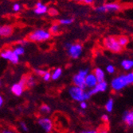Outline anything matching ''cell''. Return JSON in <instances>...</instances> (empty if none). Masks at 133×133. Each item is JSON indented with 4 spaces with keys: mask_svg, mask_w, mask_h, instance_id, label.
<instances>
[{
    "mask_svg": "<svg viewBox=\"0 0 133 133\" xmlns=\"http://www.w3.org/2000/svg\"><path fill=\"white\" fill-rule=\"evenodd\" d=\"M133 82V73L130 72L128 75H123L112 81V87L115 90H120Z\"/></svg>",
    "mask_w": 133,
    "mask_h": 133,
    "instance_id": "6da1fadb",
    "label": "cell"
},
{
    "mask_svg": "<svg viewBox=\"0 0 133 133\" xmlns=\"http://www.w3.org/2000/svg\"><path fill=\"white\" fill-rule=\"evenodd\" d=\"M70 95L71 97L77 102H85L86 100H89L90 98V95L88 92H85L84 90H82L76 86L70 87L69 90Z\"/></svg>",
    "mask_w": 133,
    "mask_h": 133,
    "instance_id": "7a4b0ae2",
    "label": "cell"
},
{
    "mask_svg": "<svg viewBox=\"0 0 133 133\" xmlns=\"http://www.w3.org/2000/svg\"><path fill=\"white\" fill-rule=\"evenodd\" d=\"M51 38V33L45 29H37L29 35L28 39L31 41L42 42Z\"/></svg>",
    "mask_w": 133,
    "mask_h": 133,
    "instance_id": "3957f363",
    "label": "cell"
},
{
    "mask_svg": "<svg viewBox=\"0 0 133 133\" xmlns=\"http://www.w3.org/2000/svg\"><path fill=\"white\" fill-rule=\"evenodd\" d=\"M104 45L108 50L112 52H120L122 51V47L119 44L117 41V38L114 37H106L104 41Z\"/></svg>",
    "mask_w": 133,
    "mask_h": 133,
    "instance_id": "277c9868",
    "label": "cell"
},
{
    "mask_svg": "<svg viewBox=\"0 0 133 133\" xmlns=\"http://www.w3.org/2000/svg\"><path fill=\"white\" fill-rule=\"evenodd\" d=\"M88 74H89L88 69H85V70H80V71L73 77V83L75 84V86L85 90V89L87 88L86 86H85V77L87 76Z\"/></svg>",
    "mask_w": 133,
    "mask_h": 133,
    "instance_id": "5b68a950",
    "label": "cell"
},
{
    "mask_svg": "<svg viewBox=\"0 0 133 133\" xmlns=\"http://www.w3.org/2000/svg\"><path fill=\"white\" fill-rule=\"evenodd\" d=\"M67 49L70 56L73 59L79 58L83 51V48L80 44H71Z\"/></svg>",
    "mask_w": 133,
    "mask_h": 133,
    "instance_id": "8992f818",
    "label": "cell"
},
{
    "mask_svg": "<svg viewBox=\"0 0 133 133\" xmlns=\"http://www.w3.org/2000/svg\"><path fill=\"white\" fill-rule=\"evenodd\" d=\"M120 9V6L118 3H106L98 6L96 10L99 13H105V12H112V11H117Z\"/></svg>",
    "mask_w": 133,
    "mask_h": 133,
    "instance_id": "52a82bcc",
    "label": "cell"
},
{
    "mask_svg": "<svg viewBox=\"0 0 133 133\" xmlns=\"http://www.w3.org/2000/svg\"><path fill=\"white\" fill-rule=\"evenodd\" d=\"M0 56L4 59H7L9 61H10L14 64H17L19 62V56L18 55H16L14 52V51L10 50V49L5 50V51L1 52Z\"/></svg>",
    "mask_w": 133,
    "mask_h": 133,
    "instance_id": "ba28073f",
    "label": "cell"
},
{
    "mask_svg": "<svg viewBox=\"0 0 133 133\" xmlns=\"http://www.w3.org/2000/svg\"><path fill=\"white\" fill-rule=\"evenodd\" d=\"M108 88V83L105 81H103L101 82H97V84L91 89V90H89L88 93L90 96L96 94L97 93L100 92H104L107 90Z\"/></svg>",
    "mask_w": 133,
    "mask_h": 133,
    "instance_id": "9c48e42d",
    "label": "cell"
},
{
    "mask_svg": "<svg viewBox=\"0 0 133 133\" xmlns=\"http://www.w3.org/2000/svg\"><path fill=\"white\" fill-rule=\"evenodd\" d=\"M38 124L47 133H49V132L52 131V129H53V123H52V121L49 119V118H47V117L41 118L38 121Z\"/></svg>",
    "mask_w": 133,
    "mask_h": 133,
    "instance_id": "30bf717a",
    "label": "cell"
},
{
    "mask_svg": "<svg viewBox=\"0 0 133 133\" xmlns=\"http://www.w3.org/2000/svg\"><path fill=\"white\" fill-rule=\"evenodd\" d=\"M85 86L89 88H93L97 84V80L93 74H88L85 79Z\"/></svg>",
    "mask_w": 133,
    "mask_h": 133,
    "instance_id": "8fae6325",
    "label": "cell"
},
{
    "mask_svg": "<svg viewBox=\"0 0 133 133\" xmlns=\"http://www.w3.org/2000/svg\"><path fill=\"white\" fill-rule=\"evenodd\" d=\"M34 13L38 15H42L45 14L48 12V6L45 4H43L41 2H38L35 4V8H34Z\"/></svg>",
    "mask_w": 133,
    "mask_h": 133,
    "instance_id": "7c38bea8",
    "label": "cell"
},
{
    "mask_svg": "<svg viewBox=\"0 0 133 133\" xmlns=\"http://www.w3.org/2000/svg\"><path fill=\"white\" fill-rule=\"evenodd\" d=\"M123 121L128 127L133 126V112L125 111L123 116Z\"/></svg>",
    "mask_w": 133,
    "mask_h": 133,
    "instance_id": "4fadbf2b",
    "label": "cell"
},
{
    "mask_svg": "<svg viewBox=\"0 0 133 133\" xmlns=\"http://www.w3.org/2000/svg\"><path fill=\"white\" fill-rule=\"evenodd\" d=\"M13 28L10 25H3L0 26V36L9 37L12 34Z\"/></svg>",
    "mask_w": 133,
    "mask_h": 133,
    "instance_id": "5bb4252c",
    "label": "cell"
},
{
    "mask_svg": "<svg viewBox=\"0 0 133 133\" xmlns=\"http://www.w3.org/2000/svg\"><path fill=\"white\" fill-rule=\"evenodd\" d=\"M24 90V87L22 85H21L20 83H16V84H14L11 87V91L14 94H15L16 96H21L22 94L23 93Z\"/></svg>",
    "mask_w": 133,
    "mask_h": 133,
    "instance_id": "9a60e30c",
    "label": "cell"
},
{
    "mask_svg": "<svg viewBox=\"0 0 133 133\" xmlns=\"http://www.w3.org/2000/svg\"><path fill=\"white\" fill-rule=\"evenodd\" d=\"M97 80V82H101L103 81H105V71L101 69V68H96L95 71H94V74H93Z\"/></svg>",
    "mask_w": 133,
    "mask_h": 133,
    "instance_id": "2e32d148",
    "label": "cell"
},
{
    "mask_svg": "<svg viewBox=\"0 0 133 133\" xmlns=\"http://www.w3.org/2000/svg\"><path fill=\"white\" fill-rule=\"evenodd\" d=\"M121 65L124 70L128 71L133 68V61L132 59H124L121 62Z\"/></svg>",
    "mask_w": 133,
    "mask_h": 133,
    "instance_id": "e0dca14e",
    "label": "cell"
},
{
    "mask_svg": "<svg viewBox=\"0 0 133 133\" xmlns=\"http://www.w3.org/2000/svg\"><path fill=\"white\" fill-rule=\"evenodd\" d=\"M117 41H118L119 44H120L122 48H124V47H125V46L128 44L129 39H128L127 37H125V36H121V37H120L117 39Z\"/></svg>",
    "mask_w": 133,
    "mask_h": 133,
    "instance_id": "ac0fdd59",
    "label": "cell"
},
{
    "mask_svg": "<svg viewBox=\"0 0 133 133\" xmlns=\"http://www.w3.org/2000/svg\"><path fill=\"white\" fill-rule=\"evenodd\" d=\"M61 74H62V70L61 68H57L54 71V73L51 75V78L53 80H57V79H58L61 77Z\"/></svg>",
    "mask_w": 133,
    "mask_h": 133,
    "instance_id": "d6986e66",
    "label": "cell"
},
{
    "mask_svg": "<svg viewBox=\"0 0 133 133\" xmlns=\"http://www.w3.org/2000/svg\"><path fill=\"white\" fill-rule=\"evenodd\" d=\"M113 105H114V102H113V99L110 98V99L108 100V101L107 104L105 105V109H106L107 112H111L112 111V109H113Z\"/></svg>",
    "mask_w": 133,
    "mask_h": 133,
    "instance_id": "ffe728a7",
    "label": "cell"
},
{
    "mask_svg": "<svg viewBox=\"0 0 133 133\" xmlns=\"http://www.w3.org/2000/svg\"><path fill=\"white\" fill-rule=\"evenodd\" d=\"M14 52L16 55H18V56H22V55L24 54V52H25V49H24V48H23L22 45H20V46H18V47H16V48H14Z\"/></svg>",
    "mask_w": 133,
    "mask_h": 133,
    "instance_id": "44dd1931",
    "label": "cell"
},
{
    "mask_svg": "<svg viewBox=\"0 0 133 133\" xmlns=\"http://www.w3.org/2000/svg\"><path fill=\"white\" fill-rule=\"evenodd\" d=\"M60 30V25L58 24H54L52 25V26L50 27V29H49V32L53 33V34H56V33H57Z\"/></svg>",
    "mask_w": 133,
    "mask_h": 133,
    "instance_id": "7402d4cb",
    "label": "cell"
},
{
    "mask_svg": "<svg viewBox=\"0 0 133 133\" xmlns=\"http://www.w3.org/2000/svg\"><path fill=\"white\" fill-rule=\"evenodd\" d=\"M73 22V18H62V19H60V21H59V23L61 25H70Z\"/></svg>",
    "mask_w": 133,
    "mask_h": 133,
    "instance_id": "603a6c76",
    "label": "cell"
},
{
    "mask_svg": "<svg viewBox=\"0 0 133 133\" xmlns=\"http://www.w3.org/2000/svg\"><path fill=\"white\" fill-rule=\"evenodd\" d=\"M35 84L34 82V79L33 77H30V78H27L26 79V86H28L29 87H34Z\"/></svg>",
    "mask_w": 133,
    "mask_h": 133,
    "instance_id": "cb8c5ba5",
    "label": "cell"
},
{
    "mask_svg": "<svg viewBox=\"0 0 133 133\" xmlns=\"http://www.w3.org/2000/svg\"><path fill=\"white\" fill-rule=\"evenodd\" d=\"M41 111L44 113H49L51 111V109L48 105H42L41 107Z\"/></svg>",
    "mask_w": 133,
    "mask_h": 133,
    "instance_id": "d4e9b609",
    "label": "cell"
},
{
    "mask_svg": "<svg viewBox=\"0 0 133 133\" xmlns=\"http://www.w3.org/2000/svg\"><path fill=\"white\" fill-rule=\"evenodd\" d=\"M21 8H22V6H21V5L19 3H14L13 5V10L14 12H19V11H20L21 10Z\"/></svg>",
    "mask_w": 133,
    "mask_h": 133,
    "instance_id": "484cf974",
    "label": "cell"
},
{
    "mask_svg": "<svg viewBox=\"0 0 133 133\" xmlns=\"http://www.w3.org/2000/svg\"><path fill=\"white\" fill-rule=\"evenodd\" d=\"M106 70H107V71L109 73V74H113L114 72H115V68L112 66V65H108L107 68H106Z\"/></svg>",
    "mask_w": 133,
    "mask_h": 133,
    "instance_id": "4316f807",
    "label": "cell"
},
{
    "mask_svg": "<svg viewBox=\"0 0 133 133\" xmlns=\"http://www.w3.org/2000/svg\"><path fill=\"white\" fill-rule=\"evenodd\" d=\"M42 77H43L44 81L48 82V81L50 80V78H51V74L49 73V72H45V75H44Z\"/></svg>",
    "mask_w": 133,
    "mask_h": 133,
    "instance_id": "83f0119b",
    "label": "cell"
},
{
    "mask_svg": "<svg viewBox=\"0 0 133 133\" xmlns=\"http://www.w3.org/2000/svg\"><path fill=\"white\" fill-rule=\"evenodd\" d=\"M20 126H21L22 129L24 131H29V129H28V128H27V125H26L24 122H20Z\"/></svg>",
    "mask_w": 133,
    "mask_h": 133,
    "instance_id": "f1b7e54d",
    "label": "cell"
},
{
    "mask_svg": "<svg viewBox=\"0 0 133 133\" xmlns=\"http://www.w3.org/2000/svg\"><path fill=\"white\" fill-rule=\"evenodd\" d=\"M35 72H36V74H37L38 75L43 76L46 71H43V70H38V69H36V70H35Z\"/></svg>",
    "mask_w": 133,
    "mask_h": 133,
    "instance_id": "f546056e",
    "label": "cell"
},
{
    "mask_svg": "<svg viewBox=\"0 0 133 133\" xmlns=\"http://www.w3.org/2000/svg\"><path fill=\"white\" fill-rule=\"evenodd\" d=\"M80 108L82 109H85L86 108H87V103L85 102H80Z\"/></svg>",
    "mask_w": 133,
    "mask_h": 133,
    "instance_id": "4dcf8cb0",
    "label": "cell"
},
{
    "mask_svg": "<svg viewBox=\"0 0 133 133\" xmlns=\"http://www.w3.org/2000/svg\"><path fill=\"white\" fill-rule=\"evenodd\" d=\"M48 12H49V14H50V15H57V11L56 10H54V9H51V10H48Z\"/></svg>",
    "mask_w": 133,
    "mask_h": 133,
    "instance_id": "1f68e13d",
    "label": "cell"
},
{
    "mask_svg": "<svg viewBox=\"0 0 133 133\" xmlns=\"http://www.w3.org/2000/svg\"><path fill=\"white\" fill-rule=\"evenodd\" d=\"M76 1H79V2H83L86 4H91L94 0H76Z\"/></svg>",
    "mask_w": 133,
    "mask_h": 133,
    "instance_id": "d6a6232c",
    "label": "cell"
},
{
    "mask_svg": "<svg viewBox=\"0 0 133 133\" xmlns=\"http://www.w3.org/2000/svg\"><path fill=\"white\" fill-rule=\"evenodd\" d=\"M108 115H106V114H104L102 116H101V120L103 121H108Z\"/></svg>",
    "mask_w": 133,
    "mask_h": 133,
    "instance_id": "836d02e7",
    "label": "cell"
},
{
    "mask_svg": "<svg viewBox=\"0 0 133 133\" xmlns=\"http://www.w3.org/2000/svg\"><path fill=\"white\" fill-rule=\"evenodd\" d=\"M82 133H97L96 131L94 130H91V131H83Z\"/></svg>",
    "mask_w": 133,
    "mask_h": 133,
    "instance_id": "e575fe53",
    "label": "cell"
},
{
    "mask_svg": "<svg viewBox=\"0 0 133 133\" xmlns=\"http://www.w3.org/2000/svg\"><path fill=\"white\" fill-rule=\"evenodd\" d=\"M3 98L0 96V107L3 105Z\"/></svg>",
    "mask_w": 133,
    "mask_h": 133,
    "instance_id": "d590c367",
    "label": "cell"
},
{
    "mask_svg": "<svg viewBox=\"0 0 133 133\" xmlns=\"http://www.w3.org/2000/svg\"><path fill=\"white\" fill-rule=\"evenodd\" d=\"M3 133H14V132H12V131H10L5 130V131H3Z\"/></svg>",
    "mask_w": 133,
    "mask_h": 133,
    "instance_id": "8d00e7d4",
    "label": "cell"
},
{
    "mask_svg": "<svg viewBox=\"0 0 133 133\" xmlns=\"http://www.w3.org/2000/svg\"><path fill=\"white\" fill-rule=\"evenodd\" d=\"M99 133H107V132H105V131H101V132H99Z\"/></svg>",
    "mask_w": 133,
    "mask_h": 133,
    "instance_id": "74e56055",
    "label": "cell"
},
{
    "mask_svg": "<svg viewBox=\"0 0 133 133\" xmlns=\"http://www.w3.org/2000/svg\"><path fill=\"white\" fill-rule=\"evenodd\" d=\"M0 84H1V82H0Z\"/></svg>",
    "mask_w": 133,
    "mask_h": 133,
    "instance_id": "f35d334b",
    "label": "cell"
}]
</instances>
